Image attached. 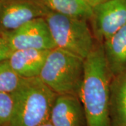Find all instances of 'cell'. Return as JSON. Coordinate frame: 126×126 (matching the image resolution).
<instances>
[{
  "label": "cell",
  "mask_w": 126,
  "mask_h": 126,
  "mask_svg": "<svg viewBox=\"0 0 126 126\" xmlns=\"http://www.w3.org/2000/svg\"><path fill=\"white\" fill-rule=\"evenodd\" d=\"M112 77L104 57L102 44L97 42L85 59L84 77L79 93L86 113L87 126H111L109 92Z\"/></svg>",
  "instance_id": "1"
},
{
  "label": "cell",
  "mask_w": 126,
  "mask_h": 126,
  "mask_svg": "<svg viewBox=\"0 0 126 126\" xmlns=\"http://www.w3.org/2000/svg\"><path fill=\"white\" fill-rule=\"evenodd\" d=\"M13 94L14 111L9 126H38L49 121L57 94L39 77L25 79Z\"/></svg>",
  "instance_id": "2"
},
{
  "label": "cell",
  "mask_w": 126,
  "mask_h": 126,
  "mask_svg": "<svg viewBox=\"0 0 126 126\" xmlns=\"http://www.w3.org/2000/svg\"><path fill=\"white\" fill-rule=\"evenodd\" d=\"M84 72L85 59L55 47L49 50L39 78L56 94L79 97Z\"/></svg>",
  "instance_id": "3"
},
{
  "label": "cell",
  "mask_w": 126,
  "mask_h": 126,
  "mask_svg": "<svg viewBox=\"0 0 126 126\" xmlns=\"http://www.w3.org/2000/svg\"><path fill=\"white\" fill-rule=\"evenodd\" d=\"M55 46L86 59L97 44L89 21L50 11L45 16Z\"/></svg>",
  "instance_id": "4"
},
{
  "label": "cell",
  "mask_w": 126,
  "mask_h": 126,
  "mask_svg": "<svg viewBox=\"0 0 126 126\" xmlns=\"http://www.w3.org/2000/svg\"><path fill=\"white\" fill-rule=\"evenodd\" d=\"M88 21L96 41L103 43L126 25V0H106L93 8Z\"/></svg>",
  "instance_id": "5"
},
{
  "label": "cell",
  "mask_w": 126,
  "mask_h": 126,
  "mask_svg": "<svg viewBox=\"0 0 126 126\" xmlns=\"http://www.w3.org/2000/svg\"><path fill=\"white\" fill-rule=\"evenodd\" d=\"M50 11L40 0H0V34L11 33Z\"/></svg>",
  "instance_id": "6"
},
{
  "label": "cell",
  "mask_w": 126,
  "mask_h": 126,
  "mask_svg": "<svg viewBox=\"0 0 126 126\" xmlns=\"http://www.w3.org/2000/svg\"><path fill=\"white\" fill-rule=\"evenodd\" d=\"M4 36L12 50L27 48L51 50L56 47L45 17L32 20Z\"/></svg>",
  "instance_id": "7"
},
{
  "label": "cell",
  "mask_w": 126,
  "mask_h": 126,
  "mask_svg": "<svg viewBox=\"0 0 126 126\" xmlns=\"http://www.w3.org/2000/svg\"><path fill=\"white\" fill-rule=\"evenodd\" d=\"M49 121L53 126H87L83 104L74 94H57Z\"/></svg>",
  "instance_id": "8"
},
{
  "label": "cell",
  "mask_w": 126,
  "mask_h": 126,
  "mask_svg": "<svg viewBox=\"0 0 126 126\" xmlns=\"http://www.w3.org/2000/svg\"><path fill=\"white\" fill-rule=\"evenodd\" d=\"M50 50L27 48L13 50L7 61L23 79L39 77Z\"/></svg>",
  "instance_id": "9"
},
{
  "label": "cell",
  "mask_w": 126,
  "mask_h": 126,
  "mask_svg": "<svg viewBox=\"0 0 126 126\" xmlns=\"http://www.w3.org/2000/svg\"><path fill=\"white\" fill-rule=\"evenodd\" d=\"M111 126H126V71L113 76L109 92Z\"/></svg>",
  "instance_id": "10"
},
{
  "label": "cell",
  "mask_w": 126,
  "mask_h": 126,
  "mask_svg": "<svg viewBox=\"0 0 126 126\" xmlns=\"http://www.w3.org/2000/svg\"><path fill=\"white\" fill-rule=\"evenodd\" d=\"M102 44L112 76L126 71V25Z\"/></svg>",
  "instance_id": "11"
},
{
  "label": "cell",
  "mask_w": 126,
  "mask_h": 126,
  "mask_svg": "<svg viewBox=\"0 0 126 126\" xmlns=\"http://www.w3.org/2000/svg\"><path fill=\"white\" fill-rule=\"evenodd\" d=\"M46 8L57 14L89 20L93 8L83 0H40Z\"/></svg>",
  "instance_id": "12"
},
{
  "label": "cell",
  "mask_w": 126,
  "mask_h": 126,
  "mask_svg": "<svg viewBox=\"0 0 126 126\" xmlns=\"http://www.w3.org/2000/svg\"><path fill=\"white\" fill-rule=\"evenodd\" d=\"M24 79L12 69L7 60L0 62V93H13L22 85Z\"/></svg>",
  "instance_id": "13"
},
{
  "label": "cell",
  "mask_w": 126,
  "mask_h": 126,
  "mask_svg": "<svg viewBox=\"0 0 126 126\" xmlns=\"http://www.w3.org/2000/svg\"><path fill=\"white\" fill-rule=\"evenodd\" d=\"M13 93H0V126H9L14 111Z\"/></svg>",
  "instance_id": "14"
},
{
  "label": "cell",
  "mask_w": 126,
  "mask_h": 126,
  "mask_svg": "<svg viewBox=\"0 0 126 126\" xmlns=\"http://www.w3.org/2000/svg\"><path fill=\"white\" fill-rule=\"evenodd\" d=\"M12 52L6 36L0 34V62L7 60Z\"/></svg>",
  "instance_id": "15"
},
{
  "label": "cell",
  "mask_w": 126,
  "mask_h": 126,
  "mask_svg": "<svg viewBox=\"0 0 126 126\" xmlns=\"http://www.w3.org/2000/svg\"><path fill=\"white\" fill-rule=\"evenodd\" d=\"M83 1H85L88 5H90L91 7L94 8L96 6L100 4L101 3L105 1L106 0H83Z\"/></svg>",
  "instance_id": "16"
},
{
  "label": "cell",
  "mask_w": 126,
  "mask_h": 126,
  "mask_svg": "<svg viewBox=\"0 0 126 126\" xmlns=\"http://www.w3.org/2000/svg\"><path fill=\"white\" fill-rule=\"evenodd\" d=\"M38 126H53V125L50 122V121H48L45 122V123H42V124H41Z\"/></svg>",
  "instance_id": "17"
}]
</instances>
